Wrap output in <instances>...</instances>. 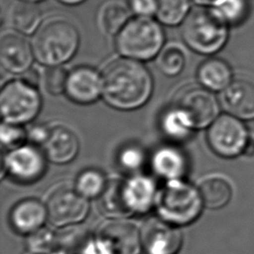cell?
<instances>
[{"label": "cell", "mask_w": 254, "mask_h": 254, "mask_svg": "<svg viewBox=\"0 0 254 254\" xmlns=\"http://www.w3.org/2000/svg\"><path fill=\"white\" fill-rule=\"evenodd\" d=\"M102 95L113 108L132 110L145 104L153 90L149 70L136 60L121 58L111 62L102 74Z\"/></svg>", "instance_id": "cell-1"}, {"label": "cell", "mask_w": 254, "mask_h": 254, "mask_svg": "<svg viewBox=\"0 0 254 254\" xmlns=\"http://www.w3.org/2000/svg\"><path fill=\"white\" fill-rule=\"evenodd\" d=\"M79 44V34L72 23L54 18L35 32L32 49L36 60L48 66L60 65L70 60Z\"/></svg>", "instance_id": "cell-2"}, {"label": "cell", "mask_w": 254, "mask_h": 254, "mask_svg": "<svg viewBox=\"0 0 254 254\" xmlns=\"http://www.w3.org/2000/svg\"><path fill=\"white\" fill-rule=\"evenodd\" d=\"M165 36L161 25L151 17L130 19L117 33L115 47L124 58L148 61L162 50Z\"/></svg>", "instance_id": "cell-3"}, {"label": "cell", "mask_w": 254, "mask_h": 254, "mask_svg": "<svg viewBox=\"0 0 254 254\" xmlns=\"http://www.w3.org/2000/svg\"><path fill=\"white\" fill-rule=\"evenodd\" d=\"M156 201L160 216L174 225L194 221L203 205L199 190L182 179L168 181Z\"/></svg>", "instance_id": "cell-4"}, {"label": "cell", "mask_w": 254, "mask_h": 254, "mask_svg": "<svg viewBox=\"0 0 254 254\" xmlns=\"http://www.w3.org/2000/svg\"><path fill=\"white\" fill-rule=\"evenodd\" d=\"M227 24L212 10L190 11L183 22L185 43L194 52L209 55L220 50L227 39Z\"/></svg>", "instance_id": "cell-5"}, {"label": "cell", "mask_w": 254, "mask_h": 254, "mask_svg": "<svg viewBox=\"0 0 254 254\" xmlns=\"http://www.w3.org/2000/svg\"><path fill=\"white\" fill-rule=\"evenodd\" d=\"M41 96L35 85L24 79L8 81L0 92V110L4 122L23 124L32 121L41 109Z\"/></svg>", "instance_id": "cell-6"}, {"label": "cell", "mask_w": 254, "mask_h": 254, "mask_svg": "<svg viewBox=\"0 0 254 254\" xmlns=\"http://www.w3.org/2000/svg\"><path fill=\"white\" fill-rule=\"evenodd\" d=\"M206 139L211 150L224 158L243 153L249 140L243 123L232 115L218 116L208 126Z\"/></svg>", "instance_id": "cell-7"}, {"label": "cell", "mask_w": 254, "mask_h": 254, "mask_svg": "<svg viewBox=\"0 0 254 254\" xmlns=\"http://www.w3.org/2000/svg\"><path fill=\"white\" fill-rule=\"evenodd\" d=\"M175 106L190 120L193 129L209 126L219 112L218 102L205 87L187 86L177 95Z\"/></svg>", "instance_id": "cell-8"}, {"label": "cell", "mask_w": 254, "mask_h": 254, "mask_svg": "<svg viewBox=\"0 0 254 254\" xmlns=\"http://www.w3.org/2000/svg\"><path fill=\"white\" fill-rule=\"evenodd\" d=\"M50 222L65 226L81 221L88 212V202L75 189L62 187L55 190L47 199Z\"/></svg>", "instance_id": "cell-9"}, {"label": "cell", "mask_w": 254, "mask_h": 254, "mask_svg": "<svg viewBox=\"0 0 254 254\" xmlns=\"http://www.w3.org/2000/svg\"><path fill=\"white\" fill-rule=\"evenodd\" d=\"M45 170V156L35 145L17 147L2 159V177L6 172L17 182H35L44 175Z\"/></svg>", "instance_id": "cell-10"}, {"label": "cell", "mask_w": 254, "mask_h": 254, "mask_svg": "<svg viewBox=\"0 0 254 254\" xmlns=\"http://www.w3.org/2000/svg\"><path fill=\"white\" fill-rule=\"evenodd\" d=\"M96 242L100 254H137L142 245L138 228L123 220L104 224L98 232Z\"/></svg>", "instance_id": "cell-11"}, {"label": "cell", "mask_w": 254, "mask_h": 254, "mask_svg": "<svg viewBox=\"0 0 254 254\" xmlns=\"http://www.w3.org/2000/svg\"><path fill=\"white\" fill-rule=\"evenodd\" d=\"M141 242L148 254H176L182 246L183 234L163 218H150L142 226Z\"/></svg>", "instance_id": "cell-12"}, {"label": "cell", "mask_w": 254, "mask_h": 254, "mask_svg": "<svg viewBox=\"0 0 254 254\" xmlns=\"http://www.w3.org/2000/svg\"><path fill=\"white\" fill-rule=\"evenodd\" d=\"M102 76L90 66H76L67 74L64 92L73 102L89 104L102 94Z\"/></svg>", "instance_id": "cell-13"}, {"label": "cell", "mask_w": 254, "mask_h": 254, "mask_svg": "<svg viewBox=\"0 0 254 254\" xmlns=\"http://www.w3.org/2000/svg\"><path fill=\"white\" fill-rule=\"evenodd\" d=\"M34 53L29 43L20 35L5 34L0 42V62L12 73H24L30 69Z\"/></svg>", "instance_id": "cell-14"}, {"label": "cell", "mask_w": 254, "mask_h": 254, "mask_svg": "<svg viewBox=\"0 0 254 254\" xmlns=\"http://www.w3.org/2000/svg\"><path fill=\"white\" fill-rule=\"evenodd\" d=\"M122 189L131 215L148 211L157 200V188L149 177L137 175L123 180Z\"/></svg>", "instance_id": "cell-15"}, {"label": "cell", "mask_w": 254, "mask_h": 254, "mask_svg": "<svg viewBox=\"0 0 254 254\" xmlns=\"http://www.w3.org/2000/svg\"><path fill=\"white\" fill-rule=\"evenodd\" d=\"M223 107L233 116L251 120L254 119V84L244 79L231 81L223 90Z\"/></svg>", "instance_id": "cell-16"}, {"label": "cell", "mask_w": 254, "mask_h": 254, "mask_svg": "<svg viewBox=\"0 0 254 254\" xmlns=\"http://www.w3.org/2000/svg\"><path fill=\"white\" fill-rule=\"evenodd\" d=\"M48 217L47 207L36 198L17 202L10 212L12 227L21 234H32L39 230Z\"/></svg>", "instance_id": "cell-17"}, {"label": "cell", "mask_w": 254, "mask_h": 254, "mask_svg": "<svg viewBox=\"0 0 254 254\" xmlns=\"http://www.w3.org/2000/svg\"><path fill=\"white\" fill-rule=\"evenodd\" d=\"M79 149L78 139L68 128L59 125L51 129L44 144L46 157L53 163L65 164L75 158Z\"/></svg>", "instance_id": "cell-18"}, {"label": "cell", "mask_w": 254, "mask_h": 254, "mask_svg": "<svg viewBox=\"0 0 254 254\" xmlns=\"http://www.w3.org/2000/svg\"><path fill=\"white\" fill-rule=\"evenodd\" d=\"M42 15L39 7L32 2L17 0L7 10V23L16 31L30 35L36 32L41 23Z\"/></svg>", "instance_id": "cell-19"}, {"label": "cell", "mask_w": 254, "mask_h": 254, "mask_svg": "<svg viewBox=\"0 0 254 254\" xmlns=\"http://www.w3.org/2000/svg\"><path fill=\"white\" fill-rule=\"evenodd\" d=\"M154 172L168 181L182 179L187 171V161L181 151L173 147L158 149L152 158Z\"/></svg>", "instance_id": "cell-20"}, {"label": "cell", "mask_w": 254, "mask_h": 254, "mask_svg": "<svg viewBox=\"0 0 254 254\" xmlns=\"http://www.w3.org/2000/svg\"><path fill=\"white\" fill-rule=\"evenodd\" d=\"M232 72L228 64L218 58H210L200 64L197 68V78L200 84L208 90H224L231 83Z\"/></svg>", "instance_id": "cell-21"}, {"label": "cell", "mask_w": 254, "mask_h": 254, "mask_svg": "<svg viewBox=\"0 0 254 254\" xmlns=\"http://www.w3.org/2000/svg\"><path fill=\"white\" fill-rule=\"evenodd\" d=\"M122 185L123 180L108 181L99 196V208L108 217L123 218L131 215L124 199Z\"/></svg>", "instance_id": "cell-22"}, {"label": "cell", "mask_w": 254, "mask_h": 254, "mask_svg": "<svg viewBox=\"0 0 254 254\" xmlns=\"http://www.w3.org/2000/svg\"><path fill=\"white\" fill-rule=\"evenodd\" d=\"M199 192L203 205L210 209L221 208L228 203L232 190L227 181L222 178H210L201 183Z\"/></svg>", "instance_id": "cell-23"}, {"label": "cell", "mask_w": 254, "mask_h": 254, "mask_svg": "<svg viewBox=\"0 0 254 254\" xmlns=\"http://www.w3.org/2000/svg\"><path fill=\"white\" fill-rule=\"evenodd\" d=\"M130 8L123 2L111 0L102 5L99 11L101 27L109 34L118 33L129 21Z\"/></svg>", "instance_id": "cell-24"}, {"label": "cell", "mask_w": 254, "mask_h": 254, "mask_svg": "<svg viewBox=\"0 0 254 254\" xmlns=\"http://www.w3.org/2000/svg\"><path fill=\"white\" fill-rule=\"evenodd\" d=\"M161 127L165 135L175 141L185 140L193 129L188 117L176 106L162 116Z\"/></svg>", "instance_id": "cell-25"}, {"label": "cell", "mask_w": 254, "mask_h": 254, "mask_svg": "<svg viewBox=\"0 0 254 254\" xmlns=\"http://www.w3.org/2000/svg\"><path fill=\"white\" fill-rule=\"evenodd\" d=\"M158 8L156 17L159 22L175 26L184 22L190 13V0H157Z\"/></svg>", "instance_id": "cell-26"}, {"label": "cell", "mask_w": 254, "mask_h": 254, "mask_svg": "<svg viewBox=\"0 0 254 254\" xmlns=\"http://www.w3.org/2000/svg\"><path fill=\"white\" fill-rule=\"evenodd\" d=\"M107 182L104 176L97 170L87 169L82 171L75 181V190L85 198L100 196Z\"/></svg>", "instance_id": "cell-27"}, {"label": "cell", "mask_w": 254, "mask_h": 254, "mask_svg": "<svg viewBox=\"0 0 254 254\" xmlns=\"http://www.w3.org/2000/svg\"><path fill=\"white\" fill-rule=\"evenodd\" d=\"M156 63L162 73L168 76H175L178 75L185 66V54L178 46L171 45L161 50Z\"/></svg>", "instance_id": "cell-28"}, {"label": "cell", "mask_w": 254, "mask_h": 254, "mask_svg": "<svg viewBox=\"0 0 254 254\" xmlns=\"http://www.w3.org/2000/svg\"><path fill=\"white\" fill-rule=\"evenodd\" d=\"M211 10L226 24L235 25L245 19L248 13L247 0H218Z\"/></svg>", "instance_id": "cell-29"}, {"label": "cell", "mask_w": 254, "mask_h": 254, "mask_svg": "<svg viewBox=\"0 0 254 254\" xmlns=\"http://www.w3.org/2000/svg\"><path fill=\"white\" fill-rule=\"evenodd\" d=\"M29 247L36 254H48L59 249V237L51 229H39L31 234Z\"/></svg>", "instance_id": "cell-30"}, {"label": "cell", "mask_w": 254, "mask_h": 254, "mask_svg": "<svg viewBox=\"0 0 254 254\" xmlns=\"http://www.w3.org/2000/svg\"><path fill=\"white\" fill-rule=\"evenodd\" d=\"M67 72L60 65L49 66L43 75V84L45 89L51 94H60L64 92L67 79Z\"/></svg>", "instance_id": "cell-31"}, {"label": "cell", "mask_w": 254, "mask_h": 254, "mask_svg": "<svg viewBox=\"0 0 254 254\" xmlns=\"http://www.w3.org/2000/svg\"><path fill=\"white\" fill-rule=\"evenodd\" d=\"M0 139L3 146L13 150L23 145L27 139V132L20 124L3 122L0 129Z\"/></svg>", "instance_id": "cell-32"}, {"label": "cell", "mask_w": 254, "mask_h": 254, "mask_svg": "<svg viewBox=\"0 0 254 254\" xmlns=\"http://www.w3.org/2000/svg\"><path fill=\"white\" fill-rule=\"evenodd\" d=\"M145 155L143 151L136 146H127L123 148L118 156V163L126 171H136L144 164Z\"/></svg>", "instance_id": "cell-33"}, {"label": "cell", "mask_w": 254, "mask_h": 254, "mask_svg": "<svg viewBox=\"0 0 254 254\" xmlns=\"http://www.w3.org/2000/svg\"><path fill=\"white\" fill-rule=\"evenodd\" d=\"M128 6L138 17H151L156 15L158 8L157 0H128Z\"/></svg>", "instance_id": "cell-34"}, {"label": "cell", "mask_w": 254, "mask_h": 254, "mask_svg": "<svg viewBox=\"0 0 254 254\" xmlns=\"http://www.w3.org/2000/svg\"><path fill=\"white\" fill-rule=\"evenodd\" d=\"M51 130L43 125V124H36L29 128L27 131V140H29L33 145H44L49 136H50Z\"/></svg>", "instance_id": "cell-35"}, {"label": "cell", "mask_w": 254, "mask_h": 254, "mask_svg": "<svg viewBox=\"0 0 254 254\" xmlns=\"http://www.w3.org/2000/svg\"><path fill=\"white\" fill-rule=\"evenodd\" d=\"M243 153H245L248 156L254 155V141L251 140L250 138H249V140H248V142L246 144V147H245Z\"/></svg>", "instance_id": "cell-36"}, {"label": "cell", "mask_w": 254, "mask_h": 254, "mask_svg": "<svg viewBox=\"0 0 254 254\" xmlns=\"http://www.w3.org/2000/svg\"><path fill=\"white\" fill-rule=\"evenodd\" d=\"M193 3L200 5V6H212L214 5L218 0H191Z\"/></svg>", "instance_id": "cell-37"}, {"label": "cell", "mask_w": 254, "mask_h": 254, "mask_svg": "<svg viewBox=\"0 0 254 254\" xmlns=\"http://www.w3.org/2000/svg\"><path fill=\"white\" fill-rule=\"evenodd\" d=\"M59 1L65 5H77L84 2L85 0H59Z\"/></svg>", "instance_id": "cell-38"}, {"label": "cell", "mask_w": 254, "mask_h": 254, "mask_svg": "<svg viewBox=\"0 0 254 254\" xmlns=\"http://www.w3.org/2000/svg\"><path fill=\"white\" fill-rule=\"evenodd\" d=\"M48 254H64L62 250H60V249H58V250H56V251H54V252H52V253H48Z\"/></svg>", "instance_id": "cell-39"}, {"label": "cell", "mask_w": 254, "mask_h": 254, "mask_svg": "<svg viewBox=\"0 0 254 254\" xmlns=\"http://www.w3.org/2000/svg\"><path fill=\"white\" fill-rule=\"evenodd\" d=\"M23 1H28V2H32V3H37V2H40L42 0H23Z\"/></svg>", "instance_id": "cell-40"}]
</instances>
